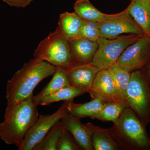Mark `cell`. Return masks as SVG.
<instances>
[{"label":"cell","mask_w":150,"mask_h":150,"mask_svg":"<svg viewBox=\"0 0 150 150\" xmlns=\"http://www.w3.org/2000/svg\"><path fill=\"white\" fill-rule=\"evenodd\" d=\"M112 75L115 85L117 101L126 103V94L131 73L116 63L108 69Z\"/></svg>","instance_id":"cell-18"},{"label":"cell","mask_w":150,"mask_h":150,"mask_svg":"<svg viewBox=\"0 0 150 150\" xmlns=\"http://www.w3.org/2000/svg\"><path fill=\"white\" fill-rule=\"evenodd\" d=\"M70 85L66 69L61 67H56V71L52 79L41 91L33 96V100L38 105L40 100L45 97L56 92L60 89Z\"/></svg>","instance_id":"cell-17"},{"label":"cell","mask_w":150,"mask_h":150,"mask_svg":"<svg viewBox=\"0 0 150 150\" xmlns=\"http://www.w3.org/2000/svg\"><path fill=\"white\" fill-rule=\"evenodd\" d=\"M144 35L128 34L112 39L100 37L97 40L98 48L91 62L100 70L108 69L117 63L127 47Z\"/></svg>","instance_id":"cell-6"},{"label":"cell","mask_w":150,"mask_h":150,"mask_svg":"<svg viewBox=\"0 0 150 150\" xmlns=\"http://www.w3.org/2000/svg\"><path fill=\"white\" fill-rule=\"evenodd\" d=\"M69 40L72 54L78 64L91 63L96 53L98 44L82 37Z\"/></svg>","instance_id":"cell-13"},{"label":"cell","mask_w":150,"mask_h":150,"mask_svg":"<svg viewBox=\"0 0 150 150\" xmlns=\"http://www.w3.org/2000/svg\"><path fill=\"white\" fill-rule=\"evenodd\" d=\"M66 70L71 85L85 89L87 92L100 71L91 62L75 65Z\"/></svg>","instance_id":"cell-12"},{"label":"cell","mask_w":150,"mask_h":150,"mask_svg":"<svg viewBox=\"0 0 150 150\" xmlns=\"http://www.w3.org/2000/svg\"><path fill=\"white\" fill-rule=\"evenodd\" d=\"M87 93L92 98H98L104 102L117 101L114 81L110 71L100 70Z\"/></svg>","instance_id":"cell-10"},{"label":"cell","mask_w":150,"mask_h":150,"mask_svg":"<svg viewBox=\"0 0 150 150\" xmlns=\"http://www.w3.org/2000/svg\"><path fill=\"white\" fill-rule=\"evenodd\" d=\"M86 93L87 92L85 89L71 85L68 86L44 97L40 100L38 105H47L61 100H73L76 97Z\"/></svg>","instance_id":"cell-21"},{"label":"cell","mask_w":150,"mask_h":150,"mask_svg":"<svg viewBox=\"0 0 150 150\" xmlns=\"http://www.w3.org/2000/svg\"><path fill=\"white\" fill-rule=\"evenodd\" d=\"M80 37L85 38L92 41H97L101 37L99 23L83 20Z\"/></svg>","instance_id":"cell-24"},{"label":"cell","mask_w":150,"mask_h":150,"mask_svg":"<svg viewBox=\"0 0 150 150\" xmlns=\"http://www.w3.org/2000/svg\"><path fill=\"white\" fill-rule=\"evenodd\" d=\"M61 122L71 134L81 150H93L91 143V131L80 119L69 113H66Z\"/></svg>","instance_id":"cell-11"},{"label":"cell","mask_w":150,"mask_h":150,"mask_svg":"<svg viewBox=\"0 0 150 150\" xmlns=\"http://www.w3.org/2000/svg\"><path fill=\"white\" fill-rule=\"evenodd\" d=\"M70 100L64 101L58 110L51 115H41L25 135L24 140L18 150H33L51 128L68 112Z\"/></svg>","instance_id":"cell-7"},{"label":"cell","mask_w":150,"mask_h":150,"mask_svg":"<svg viewBox=\"0 0 150 150\" xmlns=\"http://www.w3.org/2000/svg\"><path fill=\"white\" fill-rule=\"evenodd\" d=\"M32 97L7 104L4 121L0 123V139L7 144L20 147L28 131L38 118V105Z\"/></svg>","instance_id":"cell-2"},{"label":"cell","mask_w":150,"mask_h":150,"mask_svg":"<svg viewBox=\"0 0 150 150\" xmlns=\"http://www.w3.org/2000/svg\"><path fill=\"white\" fill-rule=\"evenodd\" d=\"M56 67L34 58L15 73L6 85L7 104H13L32 97L36 86L43 80L53 76Z\"/></svg>","instance_id":"cell-1"},{"label":"cell","mask_w":150,"mask_h":150,"mask_svg":"<svg viewBox=\"0 0 150 150\" xmlns=\"http://www.w3.org/2000/svg\"><path fill=\"white\" fill-rule=\"evenodd\" d=\"M81 150L80 147L74 139H73L71 133L64 126L57 144V150Z\"/></svg>","instance_id":"cell-25"},{"label":"cell","mask_w":150,"mask_h":150,"mask_svg":"<svg viewBox=\"0 0 150 150\" xmlns=\"http://www.w3.org/2000/svg\"><path fill=\"white\" fill-rule=\"evenodd\" d=\"M99 24L100 36L106 39H112L123 34L144 35L142 28L126 8L118 13L109 14Z\"/></svg>","instance_id":"cell-8"},{"label":"cell","mask_w":150,"mask_h":150,"mask_svg":"<svg viewBox=\"0 0 150 150\" xmlns=\"http://www.w3.org/2000/svg\"><path fill=\"white\" fill-rule=\"evenodd\" d=\"M3 1L11 6L20 8L27 6L33 0H3Z\"/></svg>","instance_id":"cell-26"},{"label":"cell","mask_w":150,"mask_h":150,"mask_svg":"<svg viewBox=\"0 0 150 150\" xmlns=\"http://www.w3.org/2000/svg\"><path fill=\"white\" fill-rule=\"evenodd\" d=\"M83 19L75 12H66L61 14L58 22V28L64 37L68 40L80 37Z\"/></svg>","instance_id":"cell-16"},{"label":"cell","mask_w":150,"mask_h":150,"mask_svg":"<svg viewBox=\"0 0 150 150\" xmlns=\"http://www.w3.org/2000/svg\"><path fill=\"white\" fill-rule=\"evenodd\" d=\"M142 70L144 73L145 76L150 86V62L144 69H143Z\"/></svg>","instance_id":"cell-27"},{"label":"cell","mask_w":150,"mask_h":150,"mask_svg":"<svg viewBox=\"0 0 150 150\" xmlns=\"http://www.w3.org/2000/svg\"><path fill=\"white\" fill-rule=\"evenodd\" d=\"M110 130L121 150H150L146 126L129 107L124 108Z\"/></svg>","instance_id":"cell-3"},{"label":"cell","mask_w":150,"mask_h":150,"mask_svg":"<svg viewBox=\"0 0 150 150\" xmlns=\"http://www.w3.org/2000/svg\"><path fill=\"white\" fill-rule=\"evenodd\" d=\"M0 149H1V144H0Z\"/></svg>","instance_id":"cell-28"},{"label":"cell","mask_w":150,"mask_h":150,"mask_svg":"<svg viewBox=\"0 0 150 150\" xmlns=\"http://www.w3.org/2000/svg\"><path fill=\"white\" fill-rule=\"evenodd\" d=\"M150 62V37L144 35L125 49L117 63L131 73L144 69Z\"/></svg>","instance_id":"cell-9"},{"label":"cell","mask_w":150,"mask_h":150,"mask_svg":"<svg viewBox=\"0 0 150 150\" xmlns=\"http://www.w3.org/2000/svg\"><path fill=\"white\" fill-rule=\"evenodd\" d=\"M64 126L61 120L51 129L33 150H57V144Z\"/></svg>","instance_id":"cell-23"},{"label":"cell","mask_w":150,"mask_h":150,"mask_svg":"<svg viewBox=\"0 0 150 150\" xmlns=\"http://www.w3.org/2000/svg\"><path fill=\"white\" fill-rule=\"evenodd\" d=\"M126 9L144 35L150 37V0H131Z\"/></svg>","instance_id":"cell-14"},{"label":"cell","mask_w":150,"mask_h":150,"mask_svg":"<svg viewBox=\"0 0 150 150\" xmlns=\"http://www.w3.org/2000/svg\"><path fill=\"white\" fill-rule=\"evenodd\" d=\"M33 56L55 67L65 69L79 64L72 54L69 40L61 34L58 27L40 41L35 49Z\"/></svg>","instance_id":"cell-4"},{"label":"cell","mask_w":150,"mask_h":150,"mask_svg":"<svg viewBox=\"0 0 150 150\" xmlns=\"http://www.w3.org/2000/svg\"><path fill=\"white\" fill-rule=\"evenodd\" d=\"M91 131V143L94 150H121L112 137L110 129H105L91 123H86Z\"/></svg>","instance_id":"cell-15"},{"label":"cell","mask_w":150,"mask_h":150,"mask_svg":"<svg viewBox=\"0 0 150 150\" xmlns=\"http://www.w3.org/2000/svg\"><path fill=\"white\" fill-rule=\"evenodd\" d=\"M126 102L146 127L150 123V86L142 70L131 72Z\"/></svg>","instance_id":"cell-5"},{"label":"cell","mask_w":150,"mask_h":150,"mask_svg":"<svg viewBox=\"0 0 150 150\" xmlns=\"http://www.w3.org/2000/svg\"><path fill=\"white\" fill-rule=\"evenodd\" d=\"M126 107V103L119 101L105 102L101 110L91 118L103 121H111L115 123Z\"/></svg>","instance_id":"cell-22"},{"label":"cell","mask_w":150,"mask_h":150,"mask_svg":"<svg viewBox=\"0 0 150 150\" xmlns=\"http://www.w3.org/2000/svg\"><path fill=\"white\" fill-rule=\"evenodd\" d=\"M104 101L98 98H92L89 102L75 103L70 100L68 104V112L80 119L86 117L92 118L99 112L104 105Z\"/></svg>","instance_id":"cell-19"},{"label":"cell","mask_w":150,"mask_h":150,"mask_svg":"<svg viewBox=\"0 0 150 150\" xmlns=\"http://www.w3.org/2000/svg\"><path fill=\"white\" fill-rule=\"evenodd\" d=\"M74 7L75 12L85 20L101 22L109 15L98 10L88 0H77Z\"/></svg>","instance_id":"cell-20"}]
</instances>
